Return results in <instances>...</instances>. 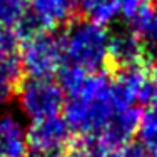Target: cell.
I'll use <instances>...</instances> for the list:
<instances>
[{
	"label": "cell",
	"instance_id": "7",
	"mask_svg": "<svg viewBox=\"0 0 157 157\" xmlns=\"http://www.w3.org/2000/svg\"><path fill=\"white\" fill-rule=\"evenodd\" d=\"M0 157H27V134L17 117H0Z\"/></svg>",
	"mask_w": 157,
	"mask_h": 157
},
{
	"label": "cell",
	"instance_id": "1",
	"mask_svg": "<svg viewBox=\"0 0 157 157\" xmlns=\"http://www.w3.org/2000/svg\"><path fill=\"white\" fill-rule=\"evenodd\" d=\"M107 39L109 32L104 25L74 18L60 33L63 63H72L89 75L100 74L107 67Z\"/></svg>",
	"mask_w": 157,
	"mask_h": 157
},
{
	"label": "cell",
	"instance_id": "3",
	"mask_svg": "<svg viewBox=\"0 0 157 157\" xmlns=\"http://www.w3.org/2000/svg\"><path fill=\"white\" fill-rule=\"evenodd\" d=\"M24 112L33 122L50 119L60 114L65 95L60 85L50 78H29L18 87Z\"/></svg>",
	"mask_w": 157,
	"mask_h": 157
},
{
	"label": "cell",
	"instance_id": "10",
	"mask_svg": "<svg viewBox=\"0 0 157 157\" xmlns=\"http://www.w3.org/2000/svg\"><path fill=\"white\" fill-rule=\"evenodd\" d=\"M63 157H109V152L92 142H80L78 145H70Z\"/></svg>",
	"mask_w": 157,
	"mask_h": 157
},
{
	"label": "cell",
	"instance_id": "5",
	"mask_svg": "<svg viewBox=\"0 0 157 157\" xmlns=\"http://www.w3.org/2000/svg\"><path fill=\"white\" fill-rule=\"evenodd\" d=\"M144 55L139 39L134 30H119L109 33L107 39V67L110 72L132 65H142Z\"/></svg>",
	"mask_w": 157,
	"mask_h": 157
},
{
	"label": "cell",
	"instance_id": "4",
	"mask_svg": "<svg viewBox=\"0 0 157 157\" xmlns=\"http://www.w3.org/2000/svg\"><path fill=\"white\" fill-rule=\"evenodd\" d=\"M72 130L63 117L33 122L27 132V157H63L72 142Z\"/></svg>",
	"mask_w": 157,
	"mask_h": 157
},
{
	"label": "cell",
	"instance_id": "12",
	"mask_svg": "<svg viewBox=\"0 0 157 157\" xmlns=\"http://www.w3.org/2000/svg\"><path fill=\"white\" fill-rule=\"evenodd\" d=\"M149 157H157V152H152V154H149Z\"/></svg>",
	"mask_w": 157,
	"mask_h": 157
},
{
	"label": "cell",
	"instance_id": "2",
	"mask_svg": "<svg viewBox=\"0 0 157 157\" xmlns=\"http://www.w3.org/2000/svg\"><path fill=\"white\" fill-rule=\"evenodd\" d=\"M24 74L30 78H50L63 63L60 35L42 32L24 40L20 45Z\"/></svg>",
	"mask_w": 157,
	"mask_h": 157
},
{
	"label": "cell",
	"instance_id": "8",
	"mask_svg": "<svg viewBox=\"0 0 157 157\" xmlns=\"http://www.w3.org/2000/svg\"><path fill=\"white\" fill-rule=\"evenodd\" d=\"M136 134L139 136V144L149 154L157 152V112L154 109L142 110Z\"/></svg>",
	"mask_w": 157,
	"mask_h": 157
},
{
	"label": "cell",
	"instance_id": "11",
	"mask_svg": "<svg viewBox=\"0 0 157 157\" xmlns=\"http://www.w3.org/2000/svg\"><path fill=\"white\" fill-rule=\"evenodd\" d=\"M17 45H18V39H17L15 32H13V29L0 25V54L15 52Z\"/></svg>",
	"mask_w": 157,
	"mask_h": 157
},
{
	"label": "cell",
	"instance_id": "6",
	"mask_svg": "<svg viewBox=\"0 0 157 157\" xmlns=\"http://www.w3.org/2000/svg\"><path fill=\"white\" fill-rule=\"evenodd\" d=\"M132 30L139 39L144 60L149 65L157 63V3H144L132 18Z\"/></svg>",
	"mask_w": 157,
	"mask_h": 157
},
{
	"label": "cell",
	"instance_id": "9",
	"mask_svg": "<svg viewBox=\"0 0 157 157\" xmlns=\"http://www.w3.org/2000/svg\"><path fill=\"white\" fill-rule=\"evenodd\" d=\"M30 7V0H0V25L13 29Z\"/></svg>",
	"mask_w": 157,
	"mask_h": 157
}]
</instances>
